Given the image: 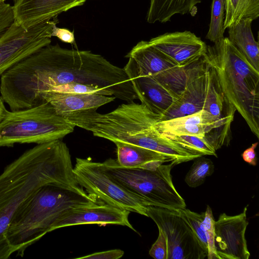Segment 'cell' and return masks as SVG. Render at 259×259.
Masks as SVG:
<instances>
[{
  "label": "cell",
  "instance_id": "6da1fadb",
  "mask_svg": "<svg viewBox=\"0 0 259 259\" xmlns=\"http://www.w3.org/2000/svg\"><path fill=\"white\" fill-rule=\"evenodd\" d=\"M0 76L1 97L12 111L37 105L42 103V93L69 83L98 87L127 103L138 99L123 68L90 51L64 49L58 44L44 47Z\"/></svg>",
  "mask_w": 259,
  "mask_h": 259
},
{
  "label": "cell",
  "instance_id": "7a4b0ae2",
  "mask_svg": "<svg viewBox=\"0 0 259 259\" xmlns=\"http://www.w3.org/2000/svg\"><path fill=\"white\" fill-rule=\"evenodd\" d=\"M57 184L79 189L67 145L56 140L37 144L0 174V259L11 255L5 234L18 207L40 187Z\"/></svg>",
  "mask_w": 259,
  "mask_h": 259
},
{
  "label": "cell",
  "instance_id": "3957f363",
  "mask_svg": "<svg viewBox=\"0 0 259 259\" xmlns=\"http://www.w3.org/2000/svg\"><path fill=\"white\" fill-rule=\"evenodd\" d=\"M96 203L82 188L57 184L40 187L18 207L10 221L5 237L11 254L23 256L26 249L49 233L66 211Z\"/></svg>",
  "mask_w": 259,
  "mask_h": 259
},
{
  "label": "cell",
  "instance_id": "277c9868",
  "mask_svg": "<svg viewBox=\"0 0 259 259\" xmlns=\"http://www.w3.org/2000/svg\"><path fill=\"white\" fill-rule=\"evenodd\" d=\"M207 46L202 57L213 69L221 89L259 137V71L228 37Z\"/></svg>",
  "mask_w": 259,
  "mask_h": 259
},
{
  "label": "cell",
  "instance_id": "5b68a950",
  "mask_svg": "<svg viewBox=\"0 0 259 259\" xmlns=\"http://www.w3.org/2000/svg\"><path fill=\"white\" fill-rule=\"evenodd\" d=\"M75 126L47 102L24 109L6 110L0 121V147L62 139Z\"/></svg>",
  "mask_w": 259,
  "mask_h": 259
},
{
  "label": "cell",
  "instance_id": "8992f818",
  "mask_svg": "<svg viewBox=\"0 0 259 259\" xmlns=\"http://www.w3.org/2000/svg\"><path fill=\"white\" fill-rule=\"evenodd\" d=\"M176 164H161L155 170L120 166L116 159L108 158L101 165L121 186L139 197L146 206L168 208H186L185 200L176 189L170 174Z\"/></svg>",
  "mask_w": 259,
  "mask_h": 259
},
{
  "label": "cell",
  "instance_id": "52a82bcc",
  "mask_svg": "<svg viewBox=\"0 0 259 259\" xmlns=\"http://www.w3.org/2000/svg\"><path fill=\"white\" fill-rule=\"evenodd\" d=\"M73 171L79 186L99 203L147 217V206L108 175L101 162L91 158H76Z\"/></svg>",
  "mask_w": 259,
  "mask_h": 259
},
{
  "label": "cell",
  "instance_id": "ba28073f",
  "mask_svg": "<svg viewBox=\"0 0 259 259\" xmlns=\"http://www.w3.org/2000/svg\"><path fill=\"white\" fill-rule=\"evenodd\" d=\"M146 213L165 237L167 259L207 258L202 247L180 209L147 206Z\"/></svg>",
  "mask_w": 259,
  "mask_h": 259
},
{
  "label": "cell",
  "instance_id": "9c48e42d",
  "mask_svg": "<svg viewBox=\"0 0 259 259\" xmlns=\"http://www.w3.org/2000/svg\"><path fill=\"white\" fill-rule=\"evenodd\" d=\"M125 57L132 59L139 74L153 78L177 97L199 60L187 67H180L144 40L139 41Z\"/></svg>",
  "mask_w": 259,
  "mask_h": 259
},
{
  "label": "cell",
  "instance_id": "30bf717a",
  "mask_svg": "<svg viewBox=\"0 0 259 259\" xmlns=\"http://www.w3.org/2000/svg\"><path fill=\"white\" fill-rule=\"evenodd\" d=\"M57 17L25 28L15 22L0 36V75L40 49L51 44Z\"/></svg>",
  "mask_w": 259,
  "mask_h": 259
},
{
  "label": "cell",
  "instance_id": "8fae6325",
  "mask_svg": "<svg viewBox=\"0 0 259 259\" xmlns=\"http://www.w3.org/2000/svg\"><path fill=\"white\" fill-rule=\"evenodd\" d=\"M208 65V82L202 109L206 112L207 118L204 138L217 151L230 143L231 125L236 110L222 92L213 69Z\"/></svg>",
  "mask_w": 259,
  "mask_h": 259
},
{
  "label": "cell",
  "instance_id": "7c38bea8",
  "mask_svg": "<svg viewBox=\"0 0 259 259\" xmlns=\"http://www.w3.org/2000/svg\"><path fill=\"white\" fill-rule=\"evenodd\" d=\"M247 206L239 214L220 215L214 223V246L218 259H248L245 232Z\"/></svg>",
  "mask_w": 259,
  "mask_h": 259
},
{
  "label": "cell",
  "instance_id": "4fadbf2b",
  "mask_svg": "<svg viewBox=\"0 0 259 259\" xmlns=\"http://www.w3.org/2000/svg\"><path fill=\"white\" fill-rule=\"evenodd\" d=\"M130 211L102 203H93L72 208L58 218L51 226L49 232L73 226L97 224L126 226L137 232L129 221Z\"/></svg>",
  "mask_w": 259,
  "mask_h": 259
},
{
  "label": "cell",
  "instance_id": "5bb4252c",
  "mask_svg": "<svg viewBox=\"0 0 259 259\" xmlns=\"http://www.w3.org/2000/svg\"><path fill=\"white\" fill-rule=\"evenodd\" d=\"M149 42L176 65L187 67L198 61L207 45L189 31L167 32L151 38Z\"/></svg>",
  "mask_w": 259,
  "mask_h": 259
},
{
  "label": "cell",
  "instance_id": "9a60e30c",
  "mask_svg": "<svg viewBox=\"0 0 259 259\" xmlns=\"http://www.w3.org/2000/svg\"><path fill=\"white\" fill-rule=\"evenodd\" d=\"M209 65L203 57L199 60L183 91L158 121L184 116L203 109L209 78Z\"/></svg>",
  "mask_w": 259,
  "mask_h": 259
},
{
  "label": "cell",
  "instance_id": "2e32d148",
  "mask_svg": "<svg viewBox=\"0 0 259 259\" xmlns=\"http://www.w3.org/2000/svg\"><path fill=\"white\" fill-rule=\"evenodd\" d=\"M87 0H18L13 6L14 22L25 28L49 21Z\"/></svg>",
  "mask_w": 259,
  "mask_h": 259
},
{
  "label": "cell",
  "instance_id": "e0dca14e",
  "mask_svg": "<svg viewBox=\"0 0 259 259\" xmlns=\"http://www.w3.org/2000/svg\"><path fill=\"white\" fill-rule=\"evenodd\" d=\"M123 68L138 99L153 112L161 116L178 98L153 78L139 74L131 58Z\"/></svg>",
  "mask_w": 259,
  "mask_h": 259
},
{
  "label": "cell",
  "instance_id": "ac0fdd59",
  "mask_svg": "<svg viewBox=\"0 0 259 259\" xmlns=\"http://www.w3.org/2000/svg\"><path fill=\"white\" fill-rule=\"evenodd\" d=\"M42 102H49L62 116L74 112L97 110L115 99L114 96L95 94H65L46 92L41 94Z\"/></svg>",
  "mask_w": 259,
  "mask_h": 259
},
{
  "label": "cell",
  "instance_id": "d6986e66",
  "mask_svg": "<svg viewBox=\"0 0 259 259\" xmlns=\"http://www.w3.org/2000/svg\"><path fill=\"white\" fill-rule=\"evenodd\" d=\"M252 21L249 18L242 19L229 27L228 38L249 63L259 71L258 42L255 41L251 30Z\"/></svg>",
  "mask_w": 259,
  "mask_h": 259
},
{
  "label": "cell",
  "instance_id": "ffe728a7",
  "mask_svg": "<svg viewBox=\"0 0 259 259\" xmlns=\"http://www.w3.org/2000/svg\"><path fill=\"white\" fill-rule=\"evenodd\" d=\"M154 127L162 134L204 137L207 129L206 113L202 110L192 114L157 121Z\"/></svg>",
  "mask_w": 259,
  "mask_h": 259
},
{
  "label": "cell",
  "instance_id": "44dd1931",
  "mask_svg": "<svg viewBox=\"0 0 259 259\" xmlns=\"http://www.w3.org/2000/svg\"><path fill=\"white\" fill-rule=\"evenodd\" d=\"M115 145L117 161L124 167L144 168L149 162L155 161L175 162L170 157L142 147L122 143Z\"/></svg>",
  "mask_w": 259,
  "mask_h": 259
},
{
  "label": "cell",
  "instance_id": "7402d4cb",
  "mask_svg": "<svg viewBox=\"0 0 259 259\" xmlns=\"http://www.w3.org/2000/svg\"><path fill=\"white\" fill-rule=\"evenodd\" d=\"M201 0H150L147 15L149 23H165L177 14L190 13Z\"/></svg>",
  "mask_w": 259,
  "mask_h": 259
},
{
  "label": "cell",
  "instance_id": "603a6c76",
  "mask_svg": "<svg viewBox=\"0 0 259 259\" xmlns=\"http://www.w3.org/2000/svg\"><path fill=\"white\" fill-rule=\"evenodd\" d=\"M225 30L242 19L254 20L259 16V0H225Z\"/></svg>",
  "mask_w": 259,
  "mask_h": 259
},
{
  "label": "cell",
  "instance_id": "cb8c5ba5",
  "mask_svg": "<svg viewBox=\"0 0 259 259\" xmlns=\"http://www.w3.org/2000/svg\"><path fill=\"white\" fill-rule=\"evenodd\" d=\"M194 160L185 179L187 184L192 188L202 185L206 177L212 174L214 169L213 163L209 159L200 156Z\"/></svg>",
  "mask_w": 259,
  "mask_h": 259
},
{
  "label": "cell",
  "instance_id": "d4e9b609",
  "mask_svg": "<svg viewBox=\"0 0 259 259\" xmlns=\"http://www.w3.org/2000/svg\"><path fill=\"white\" fill-rule=\"evenodd\" d=\"M225 0H212L210 22L206 38L214 42L224 37Z\"/></svg>",
  "mask_w": 259,
  "mask_h": 259
},
{
  "label": "cell",
  "instance_id": "484cf974",
  "mask_svg": "<svg viewBox=\"0 0 259 259\" xmlns=\"http://www.w3.org/2000/svg\"><path fill=\"white\" fill-rule=\"evenodd\" d=\"M162 134L184 147L198 153L202 156L209 155L217 156L216 151L210 146L204 137L189 135Z\"/></svg>",
  "mask_w": 259,
  "mask_h": 259
},
{
  "label": "cell",
  "instance_id": "4316f807",
  "mask_svg": "<svg viewBox=\"0 0 259 259\" xmlns=\"http://www.w3.org/2000/svg\"><path fill=\"white\" fill-rule=\"evenodd\" d=\"M47 92L65 94H95L113 96L111 93L98 87L80 83H65L50 88Z\"/></svg>",
  "mask_w": 259,
  "mask_h": 259
},
{
  "label": "cell",
  "instance_id": "83f0119b",
  "mask_svg": "<svg viewBox=\"0 0 259 259\" xmlns=\"http://www.w3.org/2000/svg\"><path fill=\"white\" fill-rule=\"evenodd\" d=\"M184 218L189 224L202 247L208 252V245L203 228L204 212L198 213L186 208L180 209Z\"/></svg>",
  "mask_w": 259,
  "mask_h": 259
},
{
  "label": "cell",
  "instance_id": "f1b7e54d",
  "mask_svg": "<svg viewBox=\"0 0 259 259\" xmlns=\"http://www.w3.org/2000/svg\"><path fill=\"white\" fill-rule=\"evenodd\" d=\"M215 221L210 207L207 205L204 212L202 226L208 245V259H218L214 246Z\"/></svg>",
  "mask_w": 259,
  "mask_h": 259
},
{
  "label": "cell",
  "instance_id": "f546056e",
  "mask_svg": "<svg viewBox=\"0 0 259 259\" xmlns=\"http://www.w3.org/2000/svg\"><path fill=\"white\" fill-rule=\"evenodd\" d=\"M150 255L155 259H167V249L163 233L159 230L158 237L149 250Z\"/></svg>",
  "mask_w": 259,
  "mask_h": 259
},
{
  "label": "cell",
  "instance_id": "4dcf8cb0",
  "mask_svg": "<svg viewBox=\"0 0 259 259\" xmlns=\"http://www.w3.org/2000/svg\"><path fill=\"white\" fill-rule=\"evenodd\" d=\"M124 251L119 249H111L94 252L75 259H118L122 257Z\"/></svg>",
  "mask_w": 259,
  "mask_h": 259
},
{
  "label": "cell",
  "instance_id": "1f68e13d",
  "mask_svg": "<svg viewBox=\"0 0 259 259\" xmlns=\"http://www.w3.org/2000/svg\"><path fill=\"white\" fill-rule=\"evenodd\" d=\"M51 36L58 37L60 40L66 43L73 44L75 41L74 32L66 28L58 27L54 25L51 33Z\"/></svg>",
  "mask_w": 259,
  "mask_h": 259
},
{
  "label": "cell",
  "instance_id": "d6a6232c",
  "mask_svg": "<svg viewBox=\"0 0 259 259\" xmlns=\"http://www.w3.org/2000/svg\"><path fill=\"white\" fill-rule=\"evenodd\" d=\"M13 19L8 9L0 4V36L12 24Z\"/></svg>",
  "mask_w": 259,
  "mask_h": 259
},
{
  "label": "cell",
  "instance_id": "836d02e7",
  "mask_svg": "<svg viewBox=\"0 0 259 259\" xmlns=\"http://www.w3.org/2000/svg\"><path fill=\"white\" fill-rule=\"evenodd\" d=\"M257 144V142L252 144L249 148L246 149L242 154L243 160L253 166H255L257 163L255 149Z\"/></svg>",
  "mask_w": 259,
  "mask_h": 259
},
{
  "label": "cell",
  "instance_id": "e575fe53",
  "mask_svg": "<svg viewBox=\"0 0 259 259\" xmlns=\"http://www.w3.org/2000/svg\"><path fill=\"white\" fill-rule=\"evenodd\" d=\"M6 110L7 109L5 107L4 101L1 96H0V121L2 119Z\"/></svg>",
  "mask_w": 259,
  "mask_h": 259
},
{
  "label": "cell",
  "instance_id": "d590c367",
  "mask_svg": "<svg viewBox=\"0 0 259 259\" xmlns=\"http://www.w3.org/2000/svg\"><path fill=\"white\" fill-rule=\"evenodd\" d=\"M6 0H0V2H4Z\"/></svg>",
  "mask_w": 259,
  "mask_h": 259
}]
</instances>
